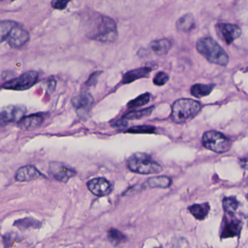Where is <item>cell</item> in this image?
Listing matches in <instances>:
<instances>
[{"mask_svg":"<svg viewBox=\"0 0 248 248\" xmlns=\"http://www.w3.org/2000/svg\"><path fill=\"white\" fill-rule=\"evenodd\" d=\"M210 205L208 202L202 204H195L188 208L189 212L199 221H203L209 214Z\"/></svg>","mask_w":248,"mask_h":248,"instance_id":"19","label":"cell"},{"mask_svg":"<svg viewBox=\"0 0 248 248\" xmlns=\"http://www.w3.org/2000/svg\"><path fill=\"white\" fill-rule=\"evenodd\" d=\"M49 170L55 179L64 183H66L77 174V171L74 169L58 162L50 163Z\"/></svg>","mask_w":248,"mask_h":248,"instance_id":"11","label":"cell"},{"mask_svg":"<svg viewBox=\"0 0 248 248\" xmlns=\"http://www.w3.org/2000/svg\"><path fill=\"white\" fill-rule=\"evenodd\" d=\"M44 175L33 166H26L20 168L16 172V180L20 182H31L44 178Z\"/></svg>","mask_w":248,"mask_h":248,"instance_id":"13","label":"cell"},{"mask_svg":"<svg viewBox=\"0 0 248 248\" xmlns=\"http://www.w3.org/2000/svg\"><path fill=\"white\" fill-rule=\"evenodd\" d=\"M26 109L22 106H9L0 108V126L6 124L18 122L23 118Z\"/></svg>","mask_w":248,"mask_h":248,"instance_id":"7","label":"cell"},{"mask_svg":"<svg viewBox=\"0 0 248 248\" xmlns=\"http://www.w3.org/2000/svg\"><path fill=\"white\" fill-rule=\"evenodd\" d=\"M14 241V237L13 234H6L3 237V242H4V248H9L11 246L12 243Z\"/></svg>","mask_w":248,"mask_h":248,"instance_id":"32","label":"cell"},{"mask_svg":"<svg viewBox=\"0 0 248 248\" xmlns=\"http://www.w3.org/2000/svg\"><path fill=\"white\" fill-rule=\"evenodd\" d=\"M86 36L102 43H113L119 37L116 21L109 16L96 11L87 12L83 16Z\"/></svg>","mask_w":248,"mask_h":248,"instance_id":"1","label":"cell"},{"mask_svg":"<svg viewBox=\"0 0 248 248\" xmlns=\"http://www.w3.org/2000/svg\"><path fill=\"white\" fill-rule=\"evenodd\" d=\"M202 141L205 148L217 153L230 151L232 144L230 139L217 131H206L202 136Z\"/></svg>","mask_w":248,"mask_h":248,"instance_id":"5","label":"cell"},{"mask_svg":"<svg viewBox=\"0 0 248 248\" xmlns=\"http://www.w3.org/2000/svg\"><path fill=\"white\" fill-rule=\"evenodd\" d=\"M37 72L36 71H27L15 79L5 83L3 86L4 89L15 91H23L31 88L38 81Z\"/></svg>","mask_w":248,"mask_h":248,"instance_id":"6","label":"cell"},{"mask_svg":"<svg viewBox=\"0 0 248 248\" xmlns=\"http://www.w3.org/2000/svg\"><path fill=\"white\" fill-rule=\"evenodd\" d=\"M239 201H237L235 197H229L225 198L223 201V208H224V212L231 217H234L238 208Z\"/></svg>","mask_w":248,"mask_h":248,"instance_id":"22","label":"cell"},{"mask_svg":"<svg viewBox=\"0 0 248 248\" xmlns=\"http://www.w3.org/2000/svg\"><path fill=\"white\" fill-rule=\"evenodd\" d=\"M147 185L150 188H165L169 187L171 185V179L167 176H157V177L150 178L147 181Z\"/></svg>","mask_w":248,"mask_h":248,"instance_id":"21","label":"cell"},{"mask_svg":"<svg viewBox=\"0 0 248 248\" xmlns=\"http://www.w3.org/2000/svg\"><path fill=\"white\" fill-rule=\"evenodd\" d=\"M150 47L156 55L163 56L169 53L171 47V43L167 39H157L150 44Z\"/></svg>","mask_w":248,"mask_h":248,"instance_id":"18","label":"cell"},{"mask_svg":"<svg viewBox=\"0 0 248 248\" xmlns=\"http://www.w3.org/2000/svg\"><path fill=\"white\" fill-rule=\"evenodd\" d=\"M44 118L41 115L35 114L22 118L18 122L17 125L19 128L25 131H31L40 126L43 123Z\"/></svg>","mask_w":248,"mask_h":248,"instance_id":"15","label":"cell"},{"mask_svg":"<svg viewBox=\"0 0 248 248\" xmlns=\"http://www.w3.org/2000/svg\"><path fill=\"white\" fill-rule=\"evenodd\" d=\"M127 125H128L127 121L122 119L121 120L118 121V122L113 125V126H114L115 128H118V129H123V128H125V127L127 126Z\"/></svg>","mask_w":248,"mask_h":248,"instance_id":"33","label":"cell"},{"mask_svg":"<svg viewBox=\"0 0 248 248\" xmlns=\"http://www.w3.org/2000/svg\"><path fill=\"white\" fill-rule=\"evenodd\" d=\"M202 108L201 103L192 99L176 100L171 108L172 121L174 123L183 124L193 119Z\"/></svg>","mask_w":248,"mask_h":248,"instance_id":"3","label":"cell"},{"mask_svg":"<svg viewBox=\"0 0 248 248\" xmlns=\"http://www.w3.org/2000/svg\"></svg>","mask_w":248,"mask_h":248,"instance_id":"35","label":"cell"},{"mask_svg":"<svg viewBox=\"0 0 248 248\" xmlns=\"http://www.w3.org/2000/svg\"><path fill=\"white\" fill-rule=\"evenodd\" d=\"M214 87H215V84H195L191 88V94L197 98H202V97L209 95L214 90Z\"/></svg>","mask_w":248,"mask_h":248,"instance_id":"20","label":"cell"},{"mask_svg":"<svg viewBox=\"0 0 248 248\" xmlns=\"http://www.w3.org/2000/svg\"><path fill=\"white\" fill-rule=\"evenodd\" d=\"M87 186L92 193L99 197L108 195L113 189L111 184L104 178L92 179L87 183Z\"/></svg>","mask_w":248,"mask_h":248,"instance_id":"12","label":"cell"},{"mask_svg":"<svg viewBox=\"0 0 248 248\" xmlns=\"http://www.w3.org/2000/svg\"><path fill=\"white\" fill-rule=\"evenodd\" d=\"M150 100V94L148 93L141 94L134 100H131L128 103V108H135L141 107L145 106Z\"/></svg>","mask_w":248,"mask_h":248,"instance_id":"27","label":"cell"},{"mask_svg":"<svg viewBox=\"0 0 248 248\" xmlns=\"http://www.w3.org/2000/svg\"><path fill=\"white\" fill-rule=\"evenodd\" d=\"M155 128L152 125H137V126H133L130 128L127 133L131 134H152L155 132Z\"/></svg>","mask_w":248,"mask_h":248,"instance_id":"28","label":"cell"},{"mask_svg":"<svg viewBox=\"0 0 248 248\" xmlns=\"http://www.w3.org/2000/svg\"><path fill=\"white\" fill-rule=\"evenodd\" d=\"M94 103V98L90 93H84L72 99V104L78 113H84L90 110Z\"/></svg>","mask_w":248,"mask_h":248,"instance_id":"14","label":"cell"},{"mask_svg":"<svg viewBox=\"0 0 248 248\" xmlns=\"http://www.w3.org/2000/svg\"><path fill=\"white\" fill-rule=\"evenodd\" d=\"M71 1V0H52L51 4L54 9L62 10L67 7L68 3Z\"/></svg>","mask_w":248,"mask_h":248,"instance_id":"30","label":"cell"},{"mask_svg":"<svg viewBox=\"0 0 248 248\" xmlns=\"http://www.w3.org/2000/svg\"><path fill=\"white\" fill-rule=\"evenodd\" d=\"M17 23L12 20H0V43L7 40L12 29Z\"/></svg>","mask_w":248,"mask_h":248,"instance_id":"23","label":"cell"},{"mask_svg":"<svg viewBox=\"0 0 248 248\" xmlns=\"http://www.w3.org/2000/svg\"><path fill=\"white\" fill-rule=\"evenodd\" d=\"M0 1H2V0H0ZM12 1H14V0H12Z\"/></svg>","mask_w":248,"mask_h":248,"instance_id":"34","label":"cell"},{"mask_svg":"<svg viewBox=\"0 0 248 248\" xmlns=\"http://www.w3.org/2000/svg\"><path fill=\"white\" fill-rule=\"evenodd\" d=\"M154 107L148 108L144 109V110H138V111L129 112L124 115L122 119L124 120H135V119H141L142 118L147 117L151 114Z\"/></svg>","mask_w":248,"mask_h":248,"instance_id":"26","label":"cell"},{"mask_svg":"<svg viewBox=\"0 0 248 248\" xmlns=\"http://www.w3.org/2000/svg\"><path fill=\"white\" fill-rule=\"evenodd\" d=\"M169 77L164 72H159L155 77L153 82L157 86H163L169 81Z\"/></svg>","mask_w":248,"mask_h":248,"instance_id":"29","label":"cell"},{"mask_svg":"<svg viewBox=\"0 0 248 248\" xmlns=\"http://www.w3.org/2000/svg\"><path fill=\"white\" fill-rule=\"evenodd\" d=\"M216 30L219 37L227 45H231L242 34L241 29L237 25L231 23H218L216 26Z\"/></svg>","mask_w":248,"mask_h":248,"instance_id":"8","label":"cell"},{"mask_svg":"<svg viewBox=\"0 0 248 248\" xmlns=\"http://www.w3.org/2000/svg\"><path fill=\"white\" fill-rule=\"evenodd\" d=\"M101 74V71H96V72L93 73V74L90 76L88 81L86 82V84L89 86V87H93V86L95 85V84H97L99 77H100Z\"/></svg>","mask_w":248,"mask_h":248,"instance_id":"31","label":"cell"},{"mask_svg":"<svg viewBox=\"0 0 248 248\" xmlns=\"http://www.w3.org/2000/svg\"><path fill=\"white\" fill-rule=\"evenodd\" d=\"M176 26L179 31L185 33L190 32L195 27V20L193 15L191 13L184 15L176 21Z\"/></svg>","mask_w":248,"mask_h":248,"instance_id":"17","label":"cell"},{"mask_svg":"<svg viewBox=\"0 0 248 248\" xmlns=\"http://www.w3.org/2000/svg\"><path fill=\"white\" fill-rule=\"evenodd\" d=\"M108 238L115 246L122 244L126 241V237L119 230L110 229L108 232Z\"/></svg>","mask_w":248,"mask_h":248,"instance_id":"25","label":"cell"},{"mask_svg":"<svg viewBox=\"0 0 248 248\" xmlns=\"http://www.w3.org/2000/svg\"><path fill=\"white\" fill-rule=\"evenodd\" d=\"M29 39L30 35L29 32L17 23L10 31L7 42L12 48L19 49L24 46L29 42Z\"/></svg>","mask_w":248,"mask_h":248,"instance_id":"10","label":"cell"},{"mask_svg":"<svg viewBox=\"0 0 248 248\" xmlns=\"http://www.w3.org/2000/svg\"></svg>","mask_w":248,"mask_h":248,"instance_id":"36","label":"cell"},{"mask_svg":"<svg viewBox=\"0 0 248 248\" xmlns=\"http://www.w3.org/2000/svg\"><path fill=\"white\" fill-rule=\"evenodd\" d=\"M151 71V68H147V67L131 70V71H128L126 74H124L122 83L124 84H128L136 81V80L140 79V78H145V77L150 75Z\"/></svg>","mask_w":248,"mask_h":248,"instance_id":"16","label":"cell"},{"mask_svg":"<svg viewBox=\"0 0 248 248\" xmlns=\"http://www.w3.org/2000/svg\"><path fill=\"white\" fill-rule=\"evenodd\" d=\"M127 166L130 170L140 174H155L162 171L161 166L144 153H135L128 157Z\"/></svg>","mask_w":248,"mask_h":248,"instance_id":"4","label":"cell"},{"mask_svg":"<svg viewBox=\"0 0 248 248\" xmlns=\"http://www.w3.org/2000/svg\"><path fill=\"white\" fill-rule=\"evenodd\" d=\"M197 49L207 61L211 63L226 66L230 58L222 47L211 37L202 38L197 42Z\"/></svg>","mask_w":248,"mask_h":248,"instance_id":"2","label":"cell"},{"mask_svg":"<svg viewBox=\"0 0 248 248\" xmlns=\"http://www.w3.org/2000/svg\"><path fill=\"white\" fill-rule=\"evenodd\" d=\"M243 230V222L240 220L232 217V218L224 217L221 227V239L232 238L239 237Z\"/></svg>","mask_w":248,"mask_h":248,"instance_id":"9","label":"cell"},{"mask_svg":"<svg viewBox=\"0 0 248 248\" xmlns=\"http://www.w3.org/2000/svg\"><path fill=\"white\" fill-rule=\"evenodd\" d=\"M14 225L21 230H28L30 228H39L41 223L31 218H25L17 220L14 223Z\"/></svg>","mask_w":248,"mask_h":248,"instance_id":"24","label":"cell"}]
</instances>
